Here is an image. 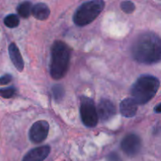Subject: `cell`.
I'll return each mask as SVG.
<instances>
[{
  "instance_id": "14",
  "label": "cell",
  "mask_w": 161,
  "mask_h": 161,
  "mask_svg": "<svg viewBox=\"0 0 161 161\" xmlns=\"http://www.w3.org/2000/svg\"><path fill=\"white\" fill-rule=\"evenodd\" d=\"M5 25L9 28H17L20 23V19L16 14H9L4 18Z\"/></svg>"
},
{
  "instance_id": "13",
  "label": "cell",
  "mask_w": 161,
  "mask_h": 161,
  "mask_svg": "<svg viewBox=\"0 0 161 161\" xmlns=\"http://www.w3.org/2000/svg\"><path fill=\"white\" fill-rule=\"evenodd\" d=\"M31 9H32V4L31 2H23L18 5L17 8V14L23 18H28L31 14Z\"/></svg>"
},
{
  "instance_id": "18",
  "label": "cell",
  "mask_w": 161,
  "mask_h": 161,
  "mask_svg": "<svg viewBox=\"0 0 161 161\" xmlns=\"http://www.w3.org/2000/svg\"><path fill=\"white\" fill-rule=\"evenodd\" d=\"M13 80V77L10 74H6L3 75V76L0 77V86H3V85L8 84L10 83Z\"/></svg>"
},
{
  "instance_id": "15",
  "label": "cell",
  "mask_w": 161,
  "mask_h": 161,
  "mask_svg": "<svg viewBox=\"0 0 161 161\" xmlns=\"http://www.w3.org/2000/svg\"><path fill=\"white\" fill-rule=\"evenodd\" d=\"M52 94H53V99L57 102H61L64 96V90L61 85L56 84L52 88Z\"/></svg>"
},
{
  "instance_id": "19",
  "label": "cell",
  "mask_w": 161,
  "mask_h": 161,
  "mask_svg": "<svg viewBox=\"0 0 161 161\" xmlns=\"http://www.w3.org/2000/svg\"><path fill=\"white\" fill-rule=\"evenodd\" d=\"M107 161H123L119 155L116 153L112 152L107 157Z\"/></svg>"
},
{
  "instance_id": "11",
  "label": "cell",
  "mask_w": 161,
  "mask_h": 161,
  "mask_svg": "<svg viewBox=\"0 0 161 161\" xmlns=\"http://www.w3.org/2000/svg\"><path fill=\"white\" fill-rule=\"evenodd\" d=\"M119 111L124 117H134L138 111V104L130 97L125 98L121 102L119 105Z\"/></svg>"
},
{
  "instance_id": "4",
  "label": "cell",
  "mask_w": 161,
  "mask_h": 161,
  "mask_svg": "<svg viewBox=\"0 0 161 161\" xmlns=\"http://www.w3.org/2000/svg\"><path fill=\"white\" fill-rule=\"evenodd\" d=\"M105 5V2L102 0H92L80 5L73 16L75 25L83 27L91 24L100 15Z\"/></svg>"
},
{
  "instance_id": "8",
  "label": "cell",
  "mask_w": 161,
  "mask_h": 161,
  "mask_svg": "<svg viewBox=\"0 0 161 161\" xmlns=\"http://www.w3.org/2000/svg\"><path fill=\"white\" fill-rule=\"evenodd\" d=\"M97 116L102 122L109 120L116 113L115 105L108 99H102L98 103L97 108Z\"/></svg>"
},
{
  "instance_id": "12",
  "label": "cell",
  "mask_w": 161,
  "mask_h": 161,
  "mask_svg": "<svg viewBox=\"0 0 161 161\" xmlns=\"http://www.w3.org/2000/svg\"><path fill=\"white\" fill-rule=\"evenodd\" d=\"M31 14L37 20H45L50 17V9L49 6L45 3H39L32 6Z\"/></svg>"
},
{
  "instance_id": "9",
  "label": "cell",
  "mask_w": 161,
  "mask_h": 161,
  "mask_svg": "<svg viewBox=\"0 0 161 161\" xmlns=\"http://www.w3.org/2000/svg\"><path fill=\"white\" fill-rule=\"evenodd\" d=\"M50 153V147L49 146H39L30 150L24 157L22 161H43Z\"/></svg>"
},
{
  "instance_id": "5",
  "label": "cell",
  "mask_w": 161,
  "mask_h": 161,
  "mask_svg": "<svg viewBox=\"0 0 161 161\" xmlns=\"http://www.w3.org/2000/svg\"><path fill=\"white\" fill-rule=\"evenodd\" d=\"M80 117L86 127H94L98 123L97 108L93 99L88 97H82L80 101Z\"/></svg>"
},
{
  "instance_id": "17",
  "label": "cell",
  "mask_w": 161,
  "mask_h": 161,
  "mask_svg": "<svg viewBox=\"0 0 161 161\" xmlns=\"http://www.w3.org/2000/svg\"><path fill=\"white\" fill-rule=\"evenodd\" d=\"M16 89L14 86L0 89V96H1L2 97H3V98H10V97H14Z\"/></svg>"
},
{
  "instance_id": "10",
  "label": "cell",
  "mask_w": 161,
  "mask_h": 161,
  "mask_svg": "<svg viewBox=\"0 0 161 161\" xmlns=\"http://www.w3.org/2000/svg\"><path fill=\"white\" fill-rule=\"evenodd\" d=\"M8 50H9V58L14 64V67L19 72H23L24 68H25V63H24L21 53H20L17 46L14 42H12V43L9 44Z\"/></svg>"
},
{
  "instance_id": "7",
  "label": "cell",
  "mask_w": 161,
  "mask_h": 161,
  "mask_svg": "<svg viewBox=\"0 0 161 161\" xmlns=\"http://www.w3.org/2000/svg\"><path fill=\"white\" fill-rule=\"evenodd\" d=\"M142 148V140L135 134H129L123 138L121 149L128 157H135L140 152Z\"/></svg>"
},
{
  "instance_id": "2",
  "label": "cell",
  "mask_w": 161,
  "mask_h": 161,
  "mask_svg": "<svg viewBox=\"0 0 161 161\" xmlns=\"http://www.w3.org/2000/svg\"><path fill=\"white\" fill-rule=\"evenodd\" d=\"M72 49L61 40L55 41L51 47L50 72L53 80H59L67 74L70 64Z\"/></svg>"
},
{
  "instance_id": "1",
  "label": "cell",
  "mask_w": 161,
  "mask_h": 161,
  "mask_svg": "<svg viewBox=\"0 0 161 161\" xmlns=\"http://www.w3.org/2000/svg\"><path fill=\"white\" fill-rule=\"evenodd\" d=\"M131 53L134 59L139 63L151 64L159 62L161 58L160 37L151 31L140 35L132 45Z\"/></svg>"
},
{
  "instance_id": "16",
  "label": "cell",
  "mask_w": 161,
  "mask_h": 161,
  "mask_svg": "<svg viewBox=\"0 0 161 161\" xmlns=\"http://www.w3.org/2000/svg\"><path fill=\"white\" fill-rule=\"evenodd\" d=\"M120 8L126 14H131L135 11V5L131 1H123L120 3Z\"/></svg>"
},
{
  "instance_id": "20",
  "label": "cell",
  "mask_w": 161,
  "mask_h": 161,
  "mask_svg": "<svg viewBox=\"0 0 161 161\" xmlns=\"http://www.w3.org/2000/svg\"><path fill=\"white\" fill-rule=\"evenodd\" d=\"M160 106H161L160 104H158V105L155 107V109H154V111H155L157 113H160V112H161Z\"/></svg>"
},
{
  "instance_id": "3",
  "label": "cell",
  "mask_w": 161,
  "mask_h": 161,
  "mask_svg": "<svg viewBox=\"0 0 161 161\" xmlns=\"http://www.w3.org/2000/svg\"><path fill=\"white\" fill-rule=\"evenodd\" d=\"M160 88V81L151 75H141L131 87L132 99L138 105H145L152 100Z\"/></svg>"
},
{
  "instance_id": "6",
  "label": "cell",
  "mask_w": 161,
  "mask_h": 161,
  "mask_svg": "<svg viewBox=\"0 0 161 161\" xmlns=\"http://www.w3.org/2000/svg\"><path fill=\"white\" fill-rule=\"evenodd\" d=\"M50 125L46 120H38L32 124L29 130V138L34 144H39L46 140L49 134Z\"/></svg>"
}]
</instances>
